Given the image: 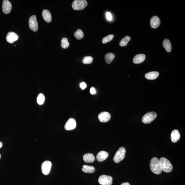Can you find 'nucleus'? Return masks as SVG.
Returning a JSON list of instances; mask_svg holds the SVG:
<instances>
[{
    "instance_id": "nucleus-20",
    "label": "nucleus",
    "mask_w": 185,
    "mask_h": 185,
    "mask_svg": "<svg viewBox=\"0 0 185 185\" xmlns=\"http://www.w3.org/2000/svg\"><path fill=\"white\" fill-rule=\"evenodd\" d=\"M163 45L164 47V48L167 52H170L171 51L172 47L171 44L169 40L167 39L164 40Z\"/></svg>"
},
{
    "instance_id": "nucleus-12",
    "label": "nucleus",
    "mask_w": 185,
    "mask_h": 185,
    "mask_svg": "<svg viewBox=\"0 0 185 185\" xmlns=\"http://www.w3.org/2000/svg\"><path fill=\"white\" fill-rule=\"evenodd\" d=\"M19 39L18 36L14 32H10L7 34L6 40L8 43H12Z\"/></svg>"
},
{
    "instance_id": "nucleus-19",
    "label": "nucleus",
    "mask_w": 185,
    "mask_h": 185,
    "mask_svg": "<svg viewBox=\"0 0 185 185\" xmlns=\"http://www.w3.org/2000/svg\"><path fill=\"white\" fill-rule=\"evenodd\" d=\"M42 16L44 19L48 23H50L52 20L50 12L49 10H44L42 12Z\"/></svg>"
},
{
    "instance_id": "nucleus-8",
    "label": "nucleus",
    "mask_w": 185,
    "mask_h": 185,
    "mask_svg": "<svg viewBox=\"0 0 185 185\" xmlns=\"http://www.w3.org/2000/svg\"><path fill=\"white\" fill-rule=\"evenodd\" d=\"M52 164L50 161H44L42 164V171L43 174L47 175L49 174L51 169Z\"/></svg>"
},
{
    "instance_id": "nucleus-3",
    "label": "nucleus",
    "mask_w": 185,
    "mask_h": 185,
    "mask_svg": "<svg viewBox=\"0 0 185 185\" xmlns=\"http://www.w3.org/2000/svg\"><path fill=\"white\" fill-rule=\"evenodd\" d=\"M87 5V2L85 0H75L72 3V6L74 10H80L84 9Z\"/></svg>"
},
{
    "instance_id": "nucleus-34",
    "label": "nucleus",
    "mask_w": 185,
    "mask_h": 185,
    "mask_svg": "<svg viewBox=\"0 0 185 185\" xmlns=\"http://www.w3.org/2000/svg\"><path fill=\"white\" fill-rule=\"evenodd\" d=\"M1 154H0V159H1Z\"/></svg>"
},
{
    "instance_id": "nucleus-1",
    "label": "nucleus",
    "mask_w": 185,
    "mask_h": 185,
    "mask_svg": "<svg viewBox=\"0 0 185 185\" xmlns=\"http://www.w3.org/2000/svg\"><path fill=\"white\" fill-rule=\"evenodd\" d=\"M150 167L152 172L156 174H159L163 171L159 160L156 157L152 158L150 161Z\"/></svg>"
},
{
    "instance_id": "nucleus-15",
    "label": "nucleus",
    "mask_w": 185,
    "mask_h": 185,
    "mask_svg": "<svg viewBox=\"0 0 185 185\" xmlns=\"http://www.w3.org/2000/svg\"><path fill=\"white\" fill-rule=\"evenodd\" d=\"M180 138V134L179 131L177 130H173L171 133V139L172 142L176 143L178 142Z\"/></svg>"
},
{
    "instance_id": "nucleus-24",
    "label": "nucleus",
    "mask_w": 185,
    "mask_h": 185,
    "mask_svg": "<svg viewBox=\"0 0 185 185\" xmlns=\"http://www.w3.org/2000/svg\"><path fill=\"white\" fill-rule=\"evenodd\" d=\"M45 100V97L42 93H40L37 98V102L38 104L42 105L44 104Z\"/></svg>"
},
{
    "instance_id": "nucleus-5",
    "label": "nucleus",
    "mask_w": 185,
    "mask_h": 185,
    "mask_svg": "<svg viewBox=\"0 0 185 185\" xmlns=\"http://www.w3.org/2000/svg\"><path fill=\"white\" fill-rule=\"evenodd\" d=\"M157 114L154 112H150L145 114L142 118V121L145 124L151 123L157 117Z\"/></svg>"
},
{
    "instance_id": "nucleus-10",
    "label": "nucleus",
    "mask_w": 185,
    "mask_h": 185,
    "mask_svg": "<svg viewBox=\"0 0 185 185\" xmlns=\"http://www.w3.org/2000/svg\"><path fill=\"white\" fill-rule=\"evenodd\" d=\"M98 118L101 123H106L109 121L111 115L108 112H103L99 114Z\"/></svg>"
},
{
    "instance_id": "nucleus-16",
    "label": "nucleus",
    "mask_w": 185,
    "mask_h": 185,
    "mask_svg": "<svg viewBox=\"0 0 185 185\" xmlns=\"http://www.w3.org/2000/svg\"><path fill=\"white\" fill-rule=\"evenodd\" d=\"M146 56L144 54H140L136 55L133 58V62L135 64L141 63L145 60Z\"/></svg>"
},
{
    "instance_id": "nucleus-29",
    "label": "nucleus",
    "mask_w": 185,
    "mask_h": 185,
    "mask_svg": "<svg viewBox=\"0 0 185 185\" xmlns=\"http://www.w3.org/2000/svg\"><path fill=\"white\" fill-rule=\"evenodd\" d=\"M106 17L108 21H110L112 20V15L110 12H107L106 13Z\"/></svg>"
},
{
    "instance_id": "nucleus-26",
    "label": "nucleus",
    "mask_w": 185,
    "mask_h": 185,
    "mask_svg": "<svg viewBox=\"0 0 185 185\" xmlns=\"http://www.w3.org/2000/svg\"><path fill=\"white\" fill-rule=\"evenodd\" d=\"M61 46L64 49H66L69 47V43L68 42V39L67 38H62L61 40Z\"/></svg>"
},
{
    "instance_id": "nucleus-25",
    "label": "nucleus",
    "mask_w": 185,
    "mask_h": 185,
    "mask_svg": "<svg viewBox=\"0 0 185 185\" xmlns=\"http://www.w3.org/2000/svg\"><path fill=\"white\" fill-rule=\"evenodd\" d=\"M74 37L78 39H81L84 37V33L82 30L79 29L77 30L74 34Z\"/></svg>"
},
{
    "instance_id": "nucleus-17",
    "label": "nucleus",
    "mask_w": 185,
    "mask_h": 185,
    "mask_svg": "<svg viewBox=\"0 0 185 185\" xmlns=\"http://www.w3.org/2000/svg\"><path fill=\"white\" fill-rule=\"evenodd\" d=\"M83 159L85 163H91L94 162L95 157L94 155L91 153H87L83 156Z\"/></svg>"
},
{
    "instance_id": "nucleus-21",
    "label": "nucleus",
    "mask_w": 185,
    "mask_h": 185,
    "mask_svg": "<svg viewBox=\"0 0 185 185\" xmlns=\"http://www.w3.org/2000/svg\"><path fill=\"white\" fill-rule=\"evenodd\" d=\"M82 170L84 172L89 173H94L95 170V168L94 167L87 165H83Z\"/></svg>"
},
{
    "instance_id": "nucleus-2",
    "label": "nucleus",
    "mask_w": 185,
    "mask_h": 185,
    "mask_svg": "<svg viewBox=\"0 0 185 185\" xmlns=\"http://www.w3.org/2000/svg\"><path fill=\"white\" fill-rule=\"evenodd\" d=\"M162 170L166 173H169L172 171L173 167L170 161L164 157H162L159 159Z\"/></svg>"
},
{
    "instance_id": "nucleus-33",
    "label": "nucleus",
    "mask_w": 185,
    "mask_h": 185,
    "mask_svg": "<svg viewBox=\"0 0 185 185\" xmlns=\"http://www.w3.org/2000/svg\"><path fill=\"white\" fill-rule=\"evenodd\" d=\"M3 146V143L1 142H0V148H1Z\"/></svg>"
},
{
    "instance_id": "nucleus-22",
    "label": "nucleus",
    "mask_w": 185,
    "mask_h": 185,
    "mask_svg": "<svg viewBox=\"0 0 185 185\" xmlns=\"http://www.w3.org/2000/svg\"><path fill=\"white\" fill-rule=\"evenodd\" d=\"M115 57L114 55L112 53H109L105 55V59L106 62L108 64H109L112 62Z\"/></svg>"
},
{
    "instance_id": "nucleus-28",
    "label": "nucleus",
    "mask_w": 185,
    "mask_h": 185,
    "mask_svg": "<svg viewBox=\"0 0 185 185\" xmlns=\"http://www.w3.org/2000/svg\"><path fill=\"white\" fill-rule=\"evenodd\" d=\"M114 37V35L112 34L108 35L103 39L102 42L103 44H106L112 40Z\"/></svg>"
},
{
    "instance_id": "nucleus-30",
    "label": "nucleus",
    "mask_w": 185,
    "mask_h": 185,
    "mask_svg": "<svg viewBox=\"0 0 185 185\" xmlns=\"http://www.w3.org/2000/svg\"><path fill=\"white\" fill-rule=\"evenodd\" d=\"M80 87L82 89H84L87 87V85L84 82H82L80 84Z\"/></svg>"
},
{
    "instance_id": "nucleus-4",
    "label": "nucleus",
    "mask_w": 185,
    "mask_h": 185,
    "mask_svg": "<svg viewBox=\"0 0 185 185\" xmlns=\"http://www.w3.org/2000/svg\"><path fill=\"white\" fill-rule=\"evenodd\" d=\"M126 150L125 148H119L114 155L113 158L114 161L115 163H118L123 161L125 156Z\"/></svg>"
},
{
    "instance_id": "nucleus-13",
    "label": "nucleus",
    "mask_w": 185,
    "mask_h": 185,
    "mask_svg": "<svg viewBox=\"0 0 185 185\" xmlns=\"http://www.w3.org/2000/svg\"><path fill=\"white\" fill-rule=\"evenodd\" d=\"M161 24V20L157 16L152 17L150 19V25L153 28H157Z\"/></svg>"
},
{
    "instance_id": "nucleus-18",
    "label": "nucleus",
    "mask_w": 185,
    "mask_h": 185,
    "mask_svg": "<svg viewBox=\"0 0 185 185\" xmlns=\"http://www.w3.org/2000/svg\"><path fill=\"white\" fill-rule=\"evenodd\" d=\"M159 76V73L156 71H152L147 73L145 75L146 79L150 80L155 79Z\"/></svg>"
},
{
    "instance_id": "nucleus-7",
    "label": "nucleus",
    "mask_w": 185,
    "mask_h": 185,
    "mask_svg": "<svg viewBox=\"0 0 185 185\" xmlns=\"http://www.w3.org/2000/svg\"><path fill=\"white\" fill-rule=\"evenodd\" d=\"M28 23L30 30L34 32L37 31L38 29V24L37 17L35 15L30 17Z\"/></svg>"
},
{
    "instance_id": "nucleus-9",
    "label": "nucleus",
    "mask_w": 185,
    "mask_h": 185,
    "mask_svg": "<svg viewBox=\"0 0 185 185\" xmlns=\"http://www.w3.org/2000/svg\"><path fill=\"white\" fill-rule=\"evenodd\" d=\"M77 123L76 120L73 118H70L66 122L64 126V128L66 130L70 131L75 129Z\"/></svg>"
},
{
    "instance_id": "nucleus-32",
    "label": "nucleus",
    "mask_w": 185,
    "mask_h": 185,
    "mask_svg": "<svg viewBox=\"0 0 185 185\" xmlns=\"http://www.w3.org/2000/svg\"><path fill=\"white\" fill-rule=\"evenodd\" d=\"M121 185H130V184L128 182H125L123 183Z\"/></svg>"
},
{
    "instance_id": "nucleus-31",
    "label": "nucleus",
    "mask_w": 185,
    "mask_h": 185,
    "mask_svg": "<svg viewBox=\"0 0 185 185\" xmlns=\"http://www.w3.org/2000/svg\"><path fill=\"white\" fill-rule=\"evenodd\" d=\"M90 92L91 94H95L96 93V89H95L94 87H91L90 89Z\"/></svg>"
},
{
    "instance_id": "nucleus-27",
    "label": "nucleus",
    "mask_w": 185,
    "mask_h": 185,
    "mask_svg": "<svg viewBox=\"0 0 185 185\" xmlns=\"http://www.w3.org/2000/svg\"><path fill=\"white\" fill-rule=\"evenodd\" d=\"M93 58L91 56H86L82 60L83 63L85 64H91L92 63Z\"/></svg>"
},
{
    "instance_id": "nucleus-14",
    "label": "nucleus",
    "mask_w": 185,
    "mask_h": 185,
    "mask_svg": "<svg viewBox=\"0 0 185 185\" xmlns=\"http://www.w3.org/2000/svg\"><path fill=\"white\" fill-rule=\"evenodd\" d=\"M109 156L107 152L101 151L99 152L96 156V159L99 162H102L106 160Z\"/></svg>"
},
{
    "instance_id": "nucleus-11",
    "label": "nucleus",
    "mask_w": 185,
    "mask_h": 185,
    "mask_svg": "<svg viewBox=\"0 0 185 185\" xmlns=\"http://www.w3.org/2000/svg\"><path fill=\"white\" fill-rule=\"evenodd\" d=\"M12 9V5L10 1L5 0L3 1L2 9L3 12L6 14L10 13Z\"/></svg>"
},
{
    "instance_id": "nucleus-6",
    "label": "nucleus",
    "mask_w": 185,
    "mask_h": 185,
    "mask_svg": "<svg viewBox=\"0 0 185 185\" xmlns=\"http://www.w3.org/2000/svg\"><path fill=\"white\" fill-rule=\"evenodd\" d=\"M112 178L111 176L105 175H101L99 177L98 181L102 185H111L112 184Z\"/></svg>"
},
{
    "instance_id": "nucleus-23",
    "label": "nucleus",
    "mask_w": 185,
    "mask_h": 185,
    "mask_svg": "<svg viewBox=\"0 0 185 185\" xmlns=\"http://www.w3.org/2000/svg\"><path fill=\"white\" fill-rule=\"evenodd\" d=\"M131 37L129 36H126L124 38L122 39L120 42L119 45L122 47L125 46H127L129 41L130 40Z\"/></svg>"
}]
</instances>
